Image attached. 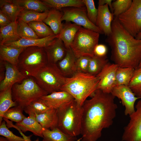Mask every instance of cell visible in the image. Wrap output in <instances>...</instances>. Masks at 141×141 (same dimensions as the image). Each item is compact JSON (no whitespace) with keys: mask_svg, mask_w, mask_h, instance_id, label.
<instances>
[{"mask_svg":"<svg viewBox=\"0 0 141 141\" xmlns=\"http://www.w3.org/2000/svg\"><path fill=\"white\" fill-rule=\"evenodd\" d=\"M48 64L44 48L31 46L25 48L21 52L17 67L26 77H33Z\"/></svg>","mask_w":141,"mask_h":141,"instance_id":"cell-5","label":"cell"},{"mask_svg":"<svg viewBox=\"0 0 141 141\" xmlns=\"http://www.w3.org/2000/svg\"><path fill=\"white\" fill-rule=\"evenodd\" d=\"M23 110L24 108L20 105L12 107L5 112L3 119L10 120L16 123L20 122L26 117L23 113Z\"/></svg>","mask_w":141,"mask_h":141,"instance_id":"cell-38","label":"cell"},{"mask_svg":"<svg viewBox=\"0 0 141 141\" xmlns=\"http://www.w3.org/2000/svg\"><path fill=\"white\" fill-rule=\"evenodd\" d=\"M11 22L8 17L0 10V27L5 26Z\"/></svg>","mask_w":141,"mask_h":141,"instance_id":"cell-44","label":"cell"},{"mask_svg":"<svg viewBox=\"0 0 141 141\" xmlns=\"http://www.w3.org/2000/svg\"><path fill=\"white\" fill-rule=\"evenodd\" d=\"M21 38L17 31V21L0 28V45L16 41Z\"/></svg>","mask_w":141,"mask_h":141,"instance_id":"cell-25","label":"cell"},{"mask_svg":"<svg viewBox=\"0 0 141 141\" xmlns=\"http://www.w3.org/2000/svg\"><path fill=\"white\" fill-rule=\"evenodd\" d=\"M57 127L65 134L76 137L81 134L82 106L74 99L57 109Z\"/></svg>","mask_w":141,"mask_h":141,"instance_id":"cell-4","label":"cell"},{"mask_svg":"<svg viewBox=\"0 0 141 141\" xmlns=\"http://www.w3.org/2000/svg\"><path fill=\"white\" fill-rule=\"evenodd\" d=\"M81 26L71 22H65L63 24L62 30L57 35L63 42L67 49L70 47L76 33Z\"/></svg>","mask_w":141,"mask_h":141,"instance_id":"cell-21","label":"cell"},{"mask_svg":"<svg viewBox=\"0 0 141 141\" xmlns=\"http://www.w3.org/2000/svg\"><path fill=\"white\" fill-rule=\"evenodd\" d=\"M28 24L39 38L55 34L50 27L43 21H32Z\"/></svg>","mask_w":141,"mask_h":141,"instance_id":"cell-35","label":"cell"},{"mask_svg":"<svg viewBox=\"0 0 141 141\" xmlns=\"http://www.w3.org/2000/svg\"><path fill=\"white\" fill-rule=\"evenodd\" d=\"M25 48L0 45V60L7 61L17 67L19 56Z\"/></svg>","mask_w":141,"mask_h":141,"instance_id":"cell-19","label":"cell"},{"mask_svg":"<svg viewBox=\"0 0 141 141\" xmlns=\"http://www.w3.org/2000/svg\"><path fill=\"white\" fill-rule=\"evenodd\" d=\"M134 113L124 127L122 141H141V100L137 102Z\"/></svg>","mask_w":141,"mask_h":141,"instance_id":"cell-11","label":"cell"},{"mask_svg":"<svg viewBox=\"0 0 141 141\" xmlns=\"http://www.w3.org/2000/svg\"><path fill=\"white\" fill-rule=\"evenodd\" d=\"M99 35L97 32L81 27L70 46L76 57H93L95 47L98 44Z\"/></svg>","mask_w":141,"mask_h":141,"instance_id":"cell-8","label":"cell"},{"mask_svg":"<svg viewBox=\"0 0 141 141\" xmlns=\"http://www.w3.org/2000/svg\"><path fill=\"white\" fill-rule=\"evenodd\" d=\"M63 15L61 10L51 8L48 11L46 17L43 21L50 27L56 35H58L62 28L63 24L62 22V18Z\"/></svg>","mask_w":141,"mask_h":141,"instance_id":"cell-23","label":"cell"},{"mask_svg":"<svg viewBox=\"0 0 141 141\" xmlns=\"http://www.w3.org/2000/svg\"><path fill=\"white\" fill-rule=\"evenodd\" d=\"M43 141H75L76 137L68 135L57 127L52 130L43 129Z\"/></svg>","mask_w":141,"mask_h":141,"instance_id":"cell-27","label":"cell"},{"mask_svg":"<svg viewBox=\"0 0 141 141\" xmlns=\"http://www.w3.org/2000/svg\"><path fill=\"white\" fill-rule=\"evenodd\" d=\"M115 97L97 89L91 98L85 101L82 106L81 141H97L102 130L113 124L118 108Z\"/></svg>","mask_w":141,"mask_h":141,"instance_id":"cell-1","label":"cell"},{"mask_svg":"<svg viewBox=\"0 0 141 141\" xmlns=\"http://www.w3.org/2000/svg\"><path fill=\"white\" fill-rule=\"evenodd\" d=\"M108 61L106 57H100L94 55L90 58L87 73L96 76L101 72Z\"/></svg>","mask_w":141,"mask_h":141,"instance_id":"cell-33","label":"cell"},{"mask_svg":"<svg viewBox=\"0 0 141 141\" xmlns=\"http://www.w3.org/2000/svg\"><path fill=\"white\" fill-rule=\"evenodd\" d=\"M128 86L135 96L141 97V66L135 69Z\"/></svg>","mask_w":141,"mask_h":141,"instance_id":"cell-37","label":"cell"},{"mask_svg":"<svg viewBox=\"0 0 141 141\" xmlns=\"http://www.w3.org/2000/svg\"><path fill=\"white\" fill-rule=\"evenodd\" d=\"M17 31L21 38L37 39L39 38L27 23L19 19L17 20Z\"/></svg>","mask_w":141,"mask_h":141,"instance_id":"cell-36","label":"cell"},{"mask_svg":"<svg viewBox=\"0 0 141 141\" xmlns=\"http://www.w3.org/2000/svg\"><path fill=\"white\" fill-rule=\"evenodd\" d=\"M12 87L0 92V124L3 120V116L5 112L10 108L17 105L13 99Z\"/></svg>","mask_w":141,"mask_h":141,"instance_id":"cell-28","label":"cell"},{"mask_svg":"<svg viewBox=\"0 0 141 141\" xmlns=\"http://www.w3.org/2000/svg\"><path fill=\"white\" fill-rule=\"evenodd\" d=\"M34 117L44 129L52 130L57 127V109H50L43 113L36 115Z\"/></svg>","mask_w":141,"mask_h":141,"instance_id":"cell-24","label":"cell"},{"mask_svg":"<svg viewBox=\"0 0 141 141\" xmlns=\"http://www.w3.org/2000/svg\"><path fill=\"white\" fill-rule=\"evenodd\" d=\"M112 1V0H99L98 2V5H102L105 4H107L110 8L111 12L113 13Z\"/></svg>","mask_w":141,"mask_h":141,"instance_id":"cell-46","label":"cell"},{"mask_svg":"<svg viewBox=\"0 0 141 141\" xmlns=\"http://www.w3.org/2000/svg\"><path fill=\"white\" fill-rule=\"evenodd\" d=\"M24 9L40 13L48 12L51 9L42 0H13Z\"/></svg>","mask_w":141,"mask_h":141,"instance_id":"cell-29","label":"cell"},{"mask_svg":"<svg viewBox=\"0 0 141 141\" xmlns=\"http://www.w3.org/2000/svg\"><path fill=\"white\" fill-rule=\"evenodd\" d=\"M99 81L96 76L87 73L76 72L72 76L67 78L61 91L68 92L82 106L87 98L92 96L97 90Z\"/></svg>","mask_w":141,"mask_h":141,"instance_id":"cell-3","label":"cell"},{"mask_svg":"<svg viewBox=\"0 0 141 141\" xmlns=\"http://www.w3.org/2000/svg\"><path fill=\"white\" fill-rule=\"evenodd\" d=\"M136 38L137 39H141V32L137 34Z\"/></svg>","mask_w":141,"mask_h":141,"instance_id":"cell-49","label":"cell"},{"mask_svg":"<svg viewBox=\"0 0 141 141\" xmlns=\"http://www.w3.org/2000/svg\"><path fill=\"white\" fill-rule=\"evenodd\" d=\"M18 131L24 139V141H32L31 140V138L32 135H30L28 136H27L25 135L20 129H19ZM36 141H39L38 139V138L37 139Z\"/></svg>","mask_w":141,"mask_h":141,"instance_id":"cell-47","label":"cell"},{"mask_svg":"<svg viewBox=\"0 0 141 141\" xmlns=\"http://www.w3.org/2000/svg\"><path fill=\"white\" fill-rule=\"evenodd\" d=\"M140 98H141V97H140Z\"/></svg>","mask_w":141,"mask_h":141,"instance_id":"cell-51","label":"cell"},{"mask_svg":"<svg viewBox=\"0 0 141 141\" xmlns=\"http://www.w3.org/2000/svg\"><path fill=\"white\" fill-rule=\"evenodd\" d=\"M112 32L105 41L111 49L110 58L118 67L137 68L141 60V39L130 34L114 17Z\"/></svg>","mask_w":141,"mask_h":141,"instance_id":"cell-2","label":"cell"},{"mask_svg":"<svg viewBox=\"0 0 141 141\" xmlns=\"http://www.w3.org/2000/svg\"><path fill=\"white\" fill-rule=\"evenodd\" d=\"M48 11L40 13L24 9L20 14L17 19L27 23L32 21H43L47 17Z\"/></svg>","mask_w":141,"mask_h":141,"instance_id":"cell-34","label":"cell"},{"mask_svg":"<svg viewBox=\"0 0 141 141\" xmlns=\"http://www.w3.org/2000/svg\"><path fill=\"white\" fill-rule=\"evenodd\" d=\"M50 109L40 98L25 107L24 110L29 116H34L36 115L43 113Z\"/></svg>","mask_w":141,"mask_h":141,"instance_id":"cell-32","label":"cell"},{"mask_svg":"<svg viewBox=\"0 0 141 141\" xmlns=\"http://www.w3.org/2000/svg\"><path fill=\"white\" fill-rule=\"evenodd\" d=\"M134 70L131 67H118L116 73L115 86L120 85L128 86Z\"/></svg>","mask_w":141,"mask_h":141,"instance_id":"cell-31","label":"cell"},{"mask_svg":"<svg viewBox=\"0 0 141 141\" xmlns=\"http://www.w3.org/2000/svg\"><path fill=\"white\" fill-rule=\"evenodd\" d=\"M50 8L61 10L68 7H85L83 0H42Z\"/></svg>","mask_w":141,"mask_h":141,"instance_id":"cell-30","label":"cell"},{"mask_svg":"<svg viewBox=\"0 0 141 141\" xmlns=\"http://www.w3.org/2000/svg\"><path fill=\"white\" fill-rule=\"evenodd\" d=\"M61 10L63 13L62 21L73 22L85 28L92 30L100 34H103L99 28L88 19L85 7L83 8L67 7L62 8Z\"/></svg>","mask_w":141,"mask_h":141,"instance_id":"cell-10","label":"cell"},{"mask_svg":"<svg viewBox=\"0 0 141 141\" xmlns=\"http://www.w3.org/2000/svg\"><path fill=\"white\" fill-rule=\"evenodd\" d=\"M107 52V48L105 45L98 44L94 49V55L100 57H106Z\"/></svg>","mask_w":141,"mask_h":141,"instance_id":"cell-43","label":"cell"},{"mask_svg":"<svg viewBox=\"0 0 141 141\" xmlns=\"http://www.w3.org/2000/svg\"><path fill=\"white\" fill-rule=\"evenodd\" d=\"M131 0H116L112 3L113 13L114 17L124 13L130 7L132 3Z\"/></svg>","mask_w":141,"mask_h":141,"instance_id":"cell-39","label":"cell"},{"mask_svg":"<svg viewBox=\"0 0 141 141\" xmlns=\"http://www.w3.org/2000/svg\"><path fill=\"white\" fill-rule=\"evenodd\" d=\"M118 66L109 62L96 76L99 79L97 89L104 92L111 93L115 86V75Z\"/></svg>","mask_w":141,"mask_h":141,"instance_id":"cell-12","label":"cell"},{"mask_svg":"<svg viewBox=\"0 0 141 141\" xmlns=\"http://www.w3.org/2000/svg\"><path fill=\"white\" fill-rule=\"evenodd\" d=\"M77 58L70 47L67 49L66 54L56 64L58 69L66 77H69L76 73L75 62Z\"/></svg>","mask_w":141,"mask_h":141,"instance_id":"cell-18","label":"cell"},{"mask_svg":"<svg viewBox=\"0 0 141 141\" xmlns=\"http://www.w3.org/2000/svg\"><path fill=\"white\" fill-rule=\"evenodd\" d=\"M98 14L96 25L103 34L107 36L112 32L111 23L114 17L110 11L107 4L98 5Z\"/></svg>","mask_w":141,"mask_h":141,"instance_id":"cell-15","label":"cell"},{"mask_svg":"<svg viewBox=\"0 0 141 141\" xmlns=\"http://www.w3.org/2000/svg\"><path fill=\"white\" fill-rule=\"evenodd\" d=\"M123 27L136 38L141 32V0H133L129 8L117 17Z\"/></svg>","mask_w":141,"mask_h":141,"instance_id":"cell-9","label":"cell"},{"mask_svg":"<svg viewBox=\"0 0 141 141\" xmlns=\"http://www.w3.org/2000/svg\"><path fill=\"white\" fill-rule=\"evenodd\" d=\"M0 141H10L7 138L3 137H0Z\"/></svg>","mask_w":141,"mask_h":141,"instance_id":"cell-48","label":"cell"},{"mask_svg":"<svg viewBox=\"0 0 141 141\" xmlns=\"http://www.w3.org/2000/svg\"><path fill=\"white\" fill-rule=\"evenodd\" d=\"M141 66V60L140 61V63H139V65L138 67H140Z\"/></svg>","mask_w":141,"mask_h":141,"instance_id":"cell-50","label":"cell"},{"mask_svg":"<svg viewBox=\"0 0 141 141\" xmlns=\"http://www.w3.org/2000/svg\"><path fill=\"white\" fill-rule=\"evenodd\" d=\"M91 57L82 56L77 58L75 62L76 72L87 73Z\"/></svg>","mask_w":141,"mask_h":141,"instance_id":"cell-42","label":"cell"},{"mask_svg":"<svg viewBox=\"0 0 141 141\" xmlns=\"http://www.w3.org/2000/svg\"><path fill=\"white\" fill-rule=\"evenodd\" d=\"M86 8L87 14L89 20L96 25L98 14V9L95 6L93 0H83Z\"/></svg>","mask_w":141,"mask_h":141,"instance_id":"cell-40","label":"cell"},{"mask_svg":"<svg viewBox=\"0 0 141 141\" xmlns=\"http://www.w3.org/2000/svg\"><path fill=\"white\" fill-rule=\"evenodd\" d=\"M44 48L48 64H56L64 58L67 51L63 41L57 37L51 45Z\"/></svg>","mask_w":141,"mask_h":141,"instance_id":"cell-16","label":"cell"},{"mask_svg":"<svg viewBox=\"0 0 141 141\" xmlns=\"http://www.w3.org/2000/svg\"><path fill=\"white\" fill-rule=\"evenodd\" d=\"M0 135L10 141H24L22 137L17 136L10 131L7 126L5 121H2L0 124Z\"/></svg>","mask_w":141,"mask_h":141,"instance_id":"cell-41","label":"cell"},{"mask_svg":"<svg viewBox=\"0 0 141 141\" xmlns=\"http://www.w3.org/2000/svg\"><path fill=\"white\" fill-rule=\"evenodd\" d=\"M13 100L24 108L33 101L49 94L39 86L34 78L27 77L11 88Z\"/></svg>","mask_w":141,"mask_h":141,"instance_id":"cell-6","label":"cell"},{"mask_svg":"<svg viewBox=\"0 0 141 141\" xmlns=\"http://www.w3.org/2000/svg\"><path fill=\"white\" fill-rule=\"evenodd\" d=\"M111 93L121 100L122 105L125 107L124 114L125 115L130 116L134 112L135 102L140 98L136 96L128 86L120 85L115 86Z\"/></svg>","mask_w":141,"mask_h":141,"instance_id":"cell-13","label":"cell"},{"mask_svg":"<svg viewBox=\"0 0 141 141\" xmlns=\"http://www.w3.org/2000/svg\"><path fill=\"white\" fill-rule=\"evenodd\" d=\"M57 37V35L54 34L37 39L21 38L16 41L4 44L24 48L31 46L45 48L51 45Z\"/></svg>","mask_w":141,"mask_h":141,"instance_id":"cell-20","label":"cell"},{"mask_svg":"<svg viewBox=\"0 0 141 141\" xmlns=\"http://www.w3.org/2000/svg\"><path fill=\"white\" fill-rule=\"evenodd\" d=\"M33 77L48 94L61 91L67 78L63 75L56 64L48 63Z\"/></svg>","mask_w":141,"mask_h":141,"instance_id":"cell-7","label":"cell"},{"mask_svg":"<svg viewBox=\"0 0 141 141\" xmlns=\"http://www.w3.org/2000/svg\"><path fill=\"white\" fill-rule=\"evenodd\" d=\"M1 10L6 15L11 21H16L24 8L19 6L13 0H0Z\"/></svg>","mask_w":141,"mask_h":141,"instance_id":"cell-26","label":"cell"},{"mask_svg":"<svg viewBox=\"0 0 141 141\" xmlns=\"http://www.w3.org/2000/svg\"><path fill=\"white\" fill-rule=\"evenodd\" d=\"M0 82L3 80L5 76L6 69L3 61L0 60Z\"/></svg>","mask_w":141,"mask_h":141,"instance_id":"cell-45","label":"cell"},{"mask_svg":"<svg viewBox=\"0 0 141 141\" xmlns=\"http://www.w3.org/2000/svg\"><path fill=\"white\" fill-rule=\"evenodd\" d=\"M4 62L6 71L4 79L0 83V92L12 87L16 83H20L27 77L19 70L17 67L5 61Z\"/></svg>","mask_w":141,"mask_h":141,"instance_id":"cell-14","label":"cell"},{"mask_svg":"<svg viewBox=\"0 0 141 141\" xmlns=\"http://www.w3.org/2000/svg\"><path fill=\"white\" fill-rule=\"evenodd\" d=\"M40 98L50 109H56L64 104L74 99L69 93L63 91L54 92Z\"/></svg>","mask_w":141,"mask_h":141,"instance_id":"cell-17","label":"cell"},{"mask_svg":"<svg viewBox=\"0 0 141 141\" xmlns=\"http://www.w3.org/2000/svg\"><path fill=\"white\" fill-rule=\"evenodd\" d=\"M15 125L23 132L29 131L36 136L43 137L44 128L34 116H29L28 117H25L21 121L16 123Z\"/></svg>","mask_w":141,"mask_h":141,"instance_id":"cell-22","label":"cell"}]
</instances>
